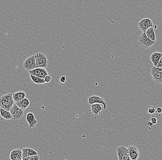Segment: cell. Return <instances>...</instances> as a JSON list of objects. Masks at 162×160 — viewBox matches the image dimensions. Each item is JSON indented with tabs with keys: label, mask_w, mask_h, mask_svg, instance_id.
Returning <instances> with one entry per match:
<instances>
[{
	"label": "cell",
	"mask_w": 162,
	"mask_h": 160,
	"mask_svg": "<svg viewBox=\"0 0 162 160\" xmlns=\"http://www.w3.org/2000/svg\"><path fill=\"white\" fill-rule=\"evenodd\" d=\"M15 102L13 98V94L8 93L0 98V108L9 111Z\"/></svg>",
	"instance_id": "obj_1"
},
{
	"label": "cell",
	"mask_w": 162,
	"mask_h": 160,
	"mask_svg": "<svg viewBox=\"0 0 162 160\" xmlns=\"http://www.w3.org/2000/svg\"><path fill=\"white\" fill-rule=\"evenodd\" d=\"M37 68H46L48 67L49 61L48 58L44 54L41 52L37 53L35 54Z\"/></svg>",
	"instance_id": "obj_2"
},
{
	"label": "cell",
	"mask_w": 162,
	"mask_h": 160,
	"mask_svg": "<svg viewBox=\"0 0 162 160\" xmlns=\"http://www.w3.org/2000/svg\"><path fill=\"white\" fill-rule=\"evenodd\" d=\"M138 43L140 47L146 49L152 47L155 43V42L153 41L148 39L145 32H143L138 38Z\"/></svg>",
	"instance_id": "obj_3"
},
{
	"label": "cell",
	"mask_w": 162,
	"mask_h": 160,
	"mask_svg": "<svg viewBox=\"0 0 162 160\" xmlns=\"http://www.w3.org/2000/svg\"><path fill=\"white\" fill-rule=\"evenodd\" d=\"M117 154L119 160H131L128 148L121 145L117 147Z\"/></svg>",
	"instance_id": "obj_4"
},
{
	"label": "cell",
	"mask_w": 162,
	"mask_h": 160,
	"mask_svg": "<svg viewBox=\"0 0 162 160\" xmlns=\"http://www.w3.org/2000/svg\"><path fill=\"white\" fill-rule=\"evenodd\" d=\"M23 68L27 71L37 68L35 55L29 56L24 60L23 63Z\"/></svg>",
	"instance_id": "obj_5"
},
{
	"label": "cell",
	"mask_w": 162,
	"mask_h": 160,
	"mask_svg": "<svg viewBox=\"0 0 162 160\" xmlns=\"http://www.w3.org/2000/svg\"><path fill=\"white\" fill-rule=\"evenodd\" d=\"M138 25L139 28L143 32H145L146 31L148 28L153 26V22L151 19L149 18H144L138 22Z\"/></svg>",
	"instance_id": "obj_6"
},
{
	"label": "cell",
	"mask_w": 162,
	"mask_h": 160,
	"mask_svg": "<svg viewBox=\"0 0 162 160\" xmlns=\"http://www.w3.org/2000/svg\"><path fill=\"white\" fill-rule=\"evenodd\" d=\"M129 156L131 160H137L140 156V152L136 146L130 145L128 147Z\"/></svg>",
	"instance_id": "obj_7"
},
{
	"label": "cell",
	"mask_w": 162,
	"mask_h": 160,
	"mask_svg": "<svg viewBox=\"0 0 162 160\" xmlns=\"http://www.w3.org/2000/svg\"><path fill=\"white\" fill-rule=\"evenodd\" d=\"M151 74L155 82L158 84H162V75L157 69L156 67H153L151 70Z\"/></svg>",
	"instance_id": "obj_8"
},
{
	"label": "cell",
	"mask_w": 162,
	"mask_h": 160,
	"mask_svg": "<svg viewBox=\"0 0 162 160\" xmlns=\"http://www.w3.org/2000/svg\"><path fill=\"white\" fill-rule=\"evenodd\" d=\"M88 103L90 105L94 103H99L103 104L105 109H106L107 105L106 101L104 100L103 98L98 96V95H93L90 96L88 98Z\"/></svg>",
	"instance_id": "obj_9"
},
{
	"label": "cell",
	"mask_w": 162,
	"mask_h": 160,
	"mask_svg": "<svg viewBox=\"0 0 162 160\" xmlns=\"http://www.w3.org/2000/svg\"><path fill=\"white\" fill-rule=\"evenodd\" d=\"M26 119L30 128H34L38 124V121L36 120L34 114L32 112H29L27 113Z\"/></svg>",
	"instance_id": "obj_10"
},
{
	"label": "cell",
	"mask_w": 162,
	"mask_h": 160,
	"mask_svg": "<svg viewBox=\"0 0 162 160\" xmlns=\"http://www.w3.org/2000/svg\"><path fill=\"white\" fill-rule=\"evenodd\" d=\"M22 150L15 149L11 152L10 158L11 160H21L22 159Z\"/></svg>",
	"instance_id": "obj_11"
},
{
	"label": "cell",
	"mask_w": 162,
	"mask_h": 160,
	"mask_svg": "<svg viewBox=\"0 0 162 160\" xmlns=\"http://www.w3.org/2000/svg\"><path fill=\"white\" fill-rule=\"evenodd\" d=\"M105 110L104 105L101 103H95L91 105V111L94 115H98L101 111Z\"/></svg>",
	"instance_id": "obj_12"
},
{
	"label": "cell",
	"mask_w": 162,
	"mask_h": 160,
	"mask_svg": "<svg viewBox=\"0 0 162 160\" xmlns=\"http://www.w3.org/2000/svg\"><path fill=\"white\" fill-rule=\"evenodd\" d=\"M162 56V54L161 53L157 52L153 53L151 54V56H150V60H151V61L153 62L154 67L157 68L159 60Z\"/></svg>",
	"instance_id": "obj_13"
},
{
	"label": "cell",
	"mask_w": 162,
	"mask_h": 160,
	"mask_svg": "<svg viewBox=\"0 0 162 160\" xmlns=\"http://www.w3.org/2000/svg\"><path fill=\"white\" fill-rule=\"evenodd\" d=\"M16 103L20 109L24 110L29 106L30 102L27 98H25L23 99L16 102Z\"/></svg>",
	"instance_id": "obj_14"
},
{
	"label": "cell",
	"mask_w": 162,
	"mask_h": 160,
	"mask_svg": "<svg viewBox=\"0 0 162 160\" xmlns=\"http://www.w3.org/2000/svg\"><path fill=\"white\" fill-rule=\"evenodd\" d=\"M25 97H26V94L23 91H18L13 94V98L15 102L23 99Z\"/></svg>",
	"instance_id": "obj_15"
},
{
	"label": "cell",
	"mask_w": 162,
	"mask_h": 160,
	"mask_svg": "<svg viewBox=\"0 0 162 160\" xmlns=\"http://www.w3.org/2000/svg\"><path fill=\"white\" fill-rule=\"evenodd\" d=\"M145 33L148 39H150L151 40L153 41L156 42V37L154 30L153 27V26L148 28L146 31Z\"/></svg>",
	"instance_id": "obj_16"
},
{
	"label": "cell",
	"mask_w": 162,
	"mask_h": 160,
	"mask_svg": "<svg viewBox=\"0 0 162 160\" xmlns=\"http://www.w3.org/2000/svg\"><path fill=\"white\" fill-rule=\"evenodd\" d=\"M22 158L27 157L30 155H34L38 154V152L31 148H24L22 149Z\"/></svg>",
	"instance_id": "obj_17"
},
{
	"label": "cell",
	"mask_w": 162,
	"mask_h": 160,
	"mask_svg": "<svg viewBox=\"0 0 162 160\" xmlns=\"http://www.w3.org/2000/svg\"><path fill=\"white\" fill-rule=\"evenodd\" d=\"M24 116V110L22 109H19L12 114V119L14 121L20 120Z\"/></svg>",
	"instance_id": "obj_18"
},
{
	"label": "cell",
	"mask_w": 162,
	"mask_h": 160,
	"mask_svg": "<svg viewBox=\"0 0 162 160\" xmlns=\"http://www.w3.org/2000/svg\"><path fill=\"white\" fill-rule=\"evenodd\" d=\"M0 114L2 117L6 120H9L12 119V114L9 111L4 110L2 108H0Z\"/></svg>",
	"instance_id": "obj_19"
},
{
	"label": "cell",
	"mask_w": 162,
	"mask_h": 160,
	"mask_svg": "<svg viewBox=\"0 0 162 160\" xmlns=\"http://www.w3.org/2000/svg\"><path fill=\"white\" fill-rule=\"evenodd\" d=\"M30 77L32 82L36 84H40L46 83L44 79H41V78L37 77V76H33L31 74H30Z\"/></svg>",
	"instance_id": "obj_20"
},
{
	"label": "cell",
	"mask_w": 162,
	"mask_h": 160,
	"mask_svg": "<svg viewBox=\"0 0 162 160\" xmlns=\"http://www.w3.org/2000/svg\"><path fill=\"white\" fill-rule=\"evenodd\" d=\"M41 69V68H36L33 69L29 71L28 72L30 74L38 77Z\"/></svg>",
	"instance_id": "obj_21"
},
{
	"label": "cell",
	"mask_w": 162,
	"mask_h": 160,
	"mask_svg": "<svg viewBox=\"0 0 162 160\" xmlns=\"http://www.w3.org/2000/svg\"><path fill=\"white\" fill-rule=\"evenodd\" d=\"M39 159L40 156L38 154L30 155V156L22 158V160H38Z\"/></svg>",
	"instance_id": "obj_22"
},
{
	"label": "cell",
	"mask_w": 162,
	"mask_h": 160,
	"mask_svg": "<svg viewBox=\"0 0 162 160\" xmlns=\"http://www.w3.org/2000/svg\"><path fill=\"white\" fill-rule=\"evenodd\" d=\"M49 75L48 71L45 68H41V71L38 77L41 78V79H44L46 76Z\"/></svg>",
	"instance_id": "obj_23"
},
{
	"label": "cell",
	"mask_w": 162,
	"mask_h": 160,
	"mask_svg": "<svg viewBox=\"0 0 162 160\" xmlns=\"http://www.w3.org/2000/svg\"><path fill=\"white\" fill-rule=\"evenodd\" d=\"M19 109V107L17 106V104H16V102L14 103L12 107L11 108L10 110L9 111L12 114H13L18 109Z\"/></svg>",
	"instance_id": "obj_24"
},
{
	"label": "cell",
	"mask_w": 162,
	"mask_h": 160,
	"mask_svg": "<svg viewBox=\"0 0 162 160\" xmlns=\"http://www.w3.org/2000/svg\"><path fill=\"white\" fill-rule=\"evenodd\" d=\"M150 122L153 124V125L156 124L157 122V118L156 116H152V117L150 118V120H149Z\"/></svg>",
	"instance_id": "obj_25"
},
{
	"label": "cell",
	"mask_w": 162,
	"mask_h": 160,
	"mask_svg": "<svg viewBox=\"0 0 162 160\" xmlns=\"http://www.w3.org/2000/svg\"><path fill=\"white\" fill-rule=\"evenodd\" d=\"M155 107H154V106L151 107V108H149V110H148V113H149V114H153V113H155Z\"/></svg>",
	"instance_id": "obj_26"
},
{
	"label": "cell",
	"mask_w": 162,
	"mask_h": 160,
	"mask_svg": "<svg viewBox=\"0 0 162 160\" xmlns=\"http://www.w3.org/2000/svg\"><path fill=\"white\" fill-rule=\"evenodd\" d=\"M52 80V77L51 76H50V75H48L47 76L45 77V78H44V80H45V82L46 83H49Z\"/></svg>",
	"instance_id": "obj_27"
},
{
	"label": "cell",
	"mask_w": 162,
	"mask_h": 160,
	"mask_svg": "<svg viewBox=\"0 0 162 160\" xmlns=\"http://www.w3.org/2000/svg\"><path fill=\"white\" fill-rule=\"evenodd\" d=\"M60 80V82L61 83H65L66 82V76H62V77H61V78H60V80Z\"/></svg>",
	"instance_id": "obj_28"
},
{
	"label": "cell",
	"mask_w": 162,
	"mask_h": 160,
	"mask_svg": "<svg viewBox=\"0 0 162 160\" xmlns=\"http://www.w3.org/2000/svg\"><path fill=\"white\" fill-rule=\"evenodd\" d=\"M161 67H162V56L160 58V60H159L157 68H161Z\"/></svg>",
	"instance_id": "obj_29"
},
{
	"label": "cell",
	"mask_w": 162,
	"mask_h": 160,
	"mask_svg": "<svg viewBox=\"0 0 162 160\" xmlns=\"http://www.w3.org/2000/svg\"><path fill=\"white\" fill-rule=\"evenodd\" d=\"M157 113H162V108H160V107H158V108L157 109Z\"/></svg>",
	"instance_id": "obj_30"
},
{
	"label": "cell",
	"mask_w": 162,
	"mask_h": 160,
	"mask_svg": "<svg viewBox=\"0 0 162 160\" xmlns=\"http://www.w3.org/2000/svg\"><path fill=\"white\" fill-rule=\"evenodd\" d=\"M157 69L159 72L161 73L162 75V67H161V68H157Z\"/></svg>",
	"instance_id": "obj_31"
},
{
	"label": "cell",
	"mask_w": 162,
	"mask_h": 160,
	"mask_svg": "<svg viewBox=\"0 0 162 160\" xmlns=\"http://www.w3.org/2000/svg\"><path fill=\"white\" fill-rule=\"evenodd\" d=\"M153 124H152V123L150 121L148 122V125L149 127H151V128H152V126H153Z\"/></svg>",
	"instance_id": "obj_32"
}]
</instances>
